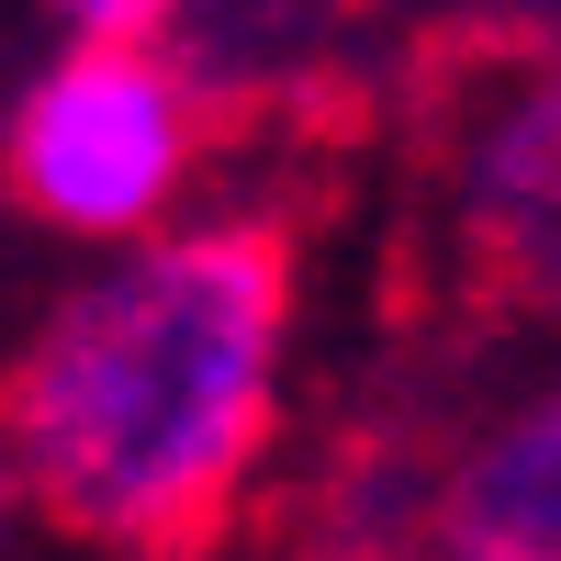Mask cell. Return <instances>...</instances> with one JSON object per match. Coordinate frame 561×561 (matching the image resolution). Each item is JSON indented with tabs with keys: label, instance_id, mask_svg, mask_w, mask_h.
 Wrapping results in <instances>:
<instances>
[{
	"label": "cell",
	"instance_id": "6da1fadb",
	"mask_svg": "<svg viewBox=\"0 0 561 561\" xmlns=\"http://www.w3.org/2000/svg\"><path fill=\"white\" fill-rule=\"evenodd\" d=\"M304 248L237 203L147 225L0 348V460L34 528L90 561H192L280 438Z\"/></svg>",
	"mask_w": 561,
	"mask_h": 561
},
{
	"label": "cell",
	"instance_id": "7a4b0ae2",
	"mask_svg": "<svg viewBox=\"0 0 561 561\" xmlns=\"http://www.w3.org/2000/svg\"><path fill=\"white\" fill-rule=\"evenodd\" d=\"M225 135V102L192 79V57L158 34H68L12 113H0V203L34 237L124 248L180 214Z\"/></svg>",
	"mask_w": 561,
	"mask_h": 561
},
{
	"label": "cell",
	"instance_id": "3957f363",
	"mask_svg": "<svg viewBox=\"0 0 561 561\" xmlns=\"http://www.w3.org/2000/svg\"><path fill=\"white\" fill-rule=\"evenodd\" d=\"M438 214L505 304H561V45L472 34L438 57Z\"/></svg>",
	"mask_w": 561,
	"mask_h": 561
},
{
	"label": "cell",
	"instance_id": "277c9868",
	"mask_svg": "<svg viewBox=\"0 0 561 561\" xmlns=\"http://www.w3.org/2000/svg\"><path fill=\"white\" fill-rule=\"evenodd\" d=\"M415 561H561V370L438 460L415 505Z\"/></svg>",
	"mask_w": 561,
	"mask_h": 561
},
{
	"label": "cell",
	"instance_id": "5b68a950",
	"mask_svg": "<svg viewBox=\"0 0 561 561\" xmlns=\"http://www.w3.org/2000/svg\"><path fill=\"white\" fill-rule=\"evenodd\" d=\"M57 34H169L192 0H34Z\"/></svg>",
	"mask_w": 561,
	"mask_h": 561
},
{
	"label": "cell",
	"instance_id": "8992f818",
	"mask_svg": "<svg viewBox=\"0 0 561 561\" xmlns=\"http://www.w3.org/2000/svg\"><path fill=\"white\" fill-rule=\"evenodd\" d=\"M12 528H23V494H12V460H0V561H12Z\"/></svg>",
	"mask_w": 561,
	"mask_h": 561
}]
</instances>
